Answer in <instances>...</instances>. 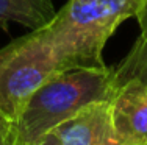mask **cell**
I'll list each match as a JSON object with an SVG mask.
<instances>
[{"instance_id": "obj_1", "label": "cell", "mask_w": 147, "mask_h": 145, "mask_svg": "<svg viewBox=\"0 0 147 145\" xmlns=\"http://www.w3.org/2000/svg\"><path fill=\"white\" fill-rule=\"evenodd\" d=\"M117 88L114 67H72L41 84L8 122V145H41L58 125L94 102L111 100Z\"/></svg>"}, {"instance_id": "obj_2", "label": "cell", "mask_w": 147, "mask_h": 145, "mask_svg": "<svg viewBox=\"0 0 147 145\" xmlns=\"http://www.w3.org/2000/svg\"><path fill=\"white\" fill-rule=\"evenodd\" d=\"M146 0H69L42 27L66 69L103 67V47Z\"/></svg>"}, {"instance_id": "obj_3", "label": "cell", "mask_w": 147, "mask_h": 145, "mask_svg": "<svg viewBox=\"0 0 147 145\" xmlns=\"http://www.w3.org/2000/svg\"><path fill=\"white\" fill-rule=\"evenodd\" d=\"M66 70L42 27L0 48V114L8 122L28 97L58 72Z\"/></svg>"}, {"instance_id": "obj_4", "label": "cell", "mask_w": 147, "mask_h": 145, "mask_svg": "<svg viewBox=\"0 0 147 145\" xmlns=\"http://www.w3.org/2000/svg\"><path fill=\"white\" fill-rule=\"evenodd\" d=\"M110 105L117 136L136 145H147V81L133 77L117 80Z\"/></svg>"}, {"instance_id": "obj_5", "label": "cell", "mask_w": 147, "mask_h": 145, "mask_svg": "<svg viewBox=\"0 0 147 145\" xmlns=\"http://www.w3.org/2000/svg\"><path fill=\"white\" fill-rule=\"evenodd\" d=\"M59 145H105L116 136L110 100L94 102L50 133Z\"/></svg>"}, {"instance_id": "obj_6", "label": "cell", "mask_w": 147, "mask_h": 145, "mask_svg": "<svg viewBox=\"0 0 147 145\" xmlns=\"http://www.w3.org/2000/svg\"><path fill=\"white\" fill-rule=\"evenodd\" d=\"M55 16L52 0H0V28L17 22L30 30L44 27Z\"/></svg>"}, {"instance_id": "obj_7", "label": "cell", "mask_w": 147, "mask_h": 145, "mask_svg": "<svg viewBox=\"0 0 147 145\" xmlns=\"http://www.w3.org/2000/svg\"><path fill=\"white\" fill-rule=\"evenodd\" d=\"M116 70V78H139L147 81V39L139 36L128 55L121 61Z\"/></svg>"}, {"instance_id": "obj_8", "label": "cell", "mask_w": 147, "mask_h": 145, "mask_svg": "<svg viewBox=\"0 0 147 145\" xmlns=\"http://www.w3.org/2000/svg\"><path fill=\"white\" fill-rule=\"evenodd\" d=\"M136 20H138L139 28H141V34L139 36L147 39V0L144 2V8L141 9V13L136 16Z\"/></svg>"}, {"instance_id": "obj_9", "label": "cell", "mask_w": 147, "mask_h": 145, "mask_svg": "<svg viewBox=\"0 0 147 145\" xmlns=\"http://www.w3.org/2000/svg\"><path fill=\"white\" fill-rule=\"evenodd\" d=\"M6 130H8V122H0V145H8V142H6Z\"/></svg>"}, {"instance_id": "obj_10", "label": "cell", "mask_w": 147, "mask_h": 145, "mask_svg": "<svg viewBox=\"0 0 147 145\" xmlns=\"http://www.w3.org/2000/svg\"><path fill=\"white\" fill-rule=\"evenodd\" d=\"M105 145H136V144H133V142H128V140H125V139H122V137H119L117 134L113 137L111 140H108Z\"/></svg>"}, {"instance_id": "obj_11", "label": "cell", "mask_w": 147, "mask_h": 145, "mask_svg": "<svg viewBox=\"0 0 147 145\" xmlns=\"http://www.w3.org/2000/svg\"><path fill=\"white\" fill-rule=\"evenodd\" d=\"M41 145H59V144L57 142V139H55L53 136H50V134H49V136L42 140V144H41Z\"/></svg>"}, {"instance_id": "obj_12", "label": "cell", "mask_w": 147, "mask_h": 145, "mask_svg": "<svg viewBox=\"0 0 147 145\" xmlns=\"http://www.w3.org/2000/svg\"><path fill=\"white\" fill-rule=\"evenodd\" d=\"M0 122H8V120H6V119H5V117H3V116H2V114H0Z\"/></svg>"}]
</instances>
